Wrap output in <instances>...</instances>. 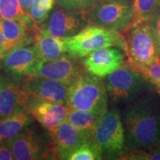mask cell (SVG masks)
Returning <instances> with one entry per match:
<instances>
[{
  "instance_id": "obj_1",
  "label": "cell",
  "mask_w": 160,
  "mask_h": 160,
  "mask_svg": "<svg viewBox=\"0 0 160 160\" xmlns=\"http://www.w3.org/2000/svg\"><path fill=\"white\" fill-rule=\"evenodd\" d=\"M129 152L160 146V97L144 93L129 102L122 116Z\"/></svg>"
},
{
  "instance_id": "obj_2",
  "label": "cell",
  "mask_w": 160,
  "mask_h": 160,
  "mask_svg": "<svg viewBox=\"0 0 160 160\" xmlns=\"http://www.w3.org/2000/svg\"><path fill=\"white\" fill-rule=\"evenodd\" d=\"M16 160L52 159L58 157L48 132L34 122L7 140Z\"/></svg>"
},
{
  "instance_id": "obj_3",
  "label": "cell",
  "mask_w": 160,
  "mask_h": 160,
  "mask_svg": "<svg viewBox=\"0 0 160 160\" xmlns=\"http://www.w3.org/2000/svg\"><path fill=\"white\" fill-rule=\"evenodd\" d=\"M66 53L82 59L96 50L117 47L125 51V42L119 32L89 25L73 37L64 39Z\"/></svg>"
},
{
  "instance_id": "obj_4",
  "label": "cell",
  "mask_w": 160,
  "mask_h": 160,
  "mask_svg": "<svg viewBox=\"0 0 160 160\" xmlns=\"http://www.w3.org/2000/svg\"><path fill=\"white\" fill-rule=\"evenodd\" d=\"M91 139L102 158L119 159L128 152L122 116L117 108L108 109L92 133Z\"/></svg>"
},
{
  "instance_id": "obj_5",
  "label": "cell",
  "mask_w": 160,
  "mask_h": 160,
  "mask_svg": "<svg viewBox=\"0 0 160 160\" xmlns=\"http://www.w3.org/2000/svg\"><path fill=\"white\" fill-rule=\"evenodd\" d=\"M72 109L107 111L108 97L100 77L85 73L68 85V103Z\"/></svg>"
},
{
  "instance_id": "obj_6",
  "label": "cell",
  "mask_w": 160,
  "mask_h": 160,
  "mask_svg": "<svg viewBox=\"0 0 160 160\" xmlns=\"http://www.w3.org/2000/svg\"><path fill=\"white\" fill-rule=\"evenodd\" d=\"M106 91L114 102L129 103L145 93L151 85L129 65H123L104 79Z\"/></svg>"
},
{
  "instance_id": "obj_7",
  "label": "cell",
  "mask_w": 160,
  "mask_h": 160,
  "mask_svg": "<svg viewBox=\"0 0 160 160\" xmlns=\"http://www.w3.org/2000/svg\"><path fill=\"white\" fill-rule=\"evenodd\" d=\"M125 33V55L133 69L151 65L159 59L149 22L131 25Z\"/></svg>"
},
{
  "instance_id": "obj_8",
  "label": "cell",
  "mask_w": 160,
  "mask_h": 160,
  "mask_svg": "<svg viewBox=\"0 0 160 160\" xmlns=\"http://www.w3.org/2000/svg\"><path fill=\"white\" fill-rule=\"evenodd\" d=\"M84 13L90 25L124 33L133 22V0H105Z\"/></svg>"
},
{
  "instance_id": "obj_9",
  "label": "cell",
  "mask_w": 160,
  "mask_h": 160,
  "mask_svg": "<svg viewBox=\"0 0 160 160\" xmlns=\"http://www.w3.org/2000/svg\"><path fill=\"white\" fill-rule=\"evenodd\" d=\"M88 25L85 13L82 11L63 9L56 3L47 19L37 23L39 30L61 39L77 34Z\"/></svg>"
},
{
  "instance_id": "obj_10",
  "label": "cell",
  "mask_w": 160,
  "mask_h": 160,
  "mask_svg": "<svg viewBox=\"0 0 160 160\" xmlns=\"http://www.w3.org/2000/svg\"><path fill=\"white\" fill-rule=\"evenodd\" d=\"M80 59L65 53L51 61L40 60L28 75L57 80L68 86L80 76L87 73L82 61Z\"/></svg>"
},
{
  "instance_id": "obj_11",
  "label": "cell",
  "mask_w": 160,
  "mask_h": 160,
  "mask_svg": "<svg viewBox=\"0 0 160 160\" xmlns=\"http://www.w3.org/2000/svg\"><path fill=\"white\" fill-rule=\"evenodd\" d=\"M22 105L46 130L56 128L66 121L71 109L68 104L53 102L27 93Z\"/></svg>"
},
{
  "instance_id": "obj_12",
  "label": "cell",
  "mask_w": 160,
  "mask_h": 160,
  "mask_svg": "<svg viewBox=\"0 0 160 160\" xmlns=\"http://www.w3.org/2000/svg\"><path fill=\"white\" fill-rule=\"evenodd\" d=\"M25 93L60 104L68 103V86L57 80L39 76L26 75L20 79Z\"/></svg>"
},
{
  "instance_id": "obj_13",
  "label": "cell",
  "mask_w": 160,
  "mask_h": 160,
  "mask_svg": "<svg viewBox=\"0 0 160 160\" xmlns=\"http://www.w3.org/2000/svg\"><path fill=\"white\" fill-rule=\"evenodd\" d=\"M124 52L117 47L96 50L83 58V65L90 74L105 78L123 65L125 57Z\"/></svg>"
},
{
  "instance_id": "obj_14",
  "label": "cell",
  "mask_w": 160,
  "mask_h": 160,
  "mask_svg": "<svg viewBox=\"0 0 160 160\" xmlns=\"http://www.w3.org/2000/svg\"><path fill=\"white\" fill-rule=\"evenodd\" d=\"M40 61L33 44L10 49L0 61V68L8 74L21 79L28 75Z\"/></svg>"
},
{
  "instance_id": "obj_15",
  "label": "cell",
  "mask_w": 160,
  "mask_h": 160,
  "mask_svg": "<svg viewBox=\"0 0 160 160\" xmlns=\"http://www.w3.org/2000/svg\"><path fill=\"white\" fill-rule=\"evenodd\" d=\"M52 145L58 159H65L66 156L80 144L90 140L91 137L80 131L68 121L63 122L53 128L48 130Z\"/></svg>"
},
{
  "instance_id": "obj_16",
  "label": "cell",
  "mask_w": 160,
  "mask_h": 160,
  "mask_svg": "<svg viewBox=\"0 0 160 160\" xmlns=\"http://www.w3.org/2000/svg\"><path fill=\"white\" fill-rule=\"evenodd\" d=\"M20 79L0 73V119L22 105L26 93L22 89Z\"/></svg>"
},
{
  "instance_id": "obj_17",
  "label": "cell",
  "mask_w": 160,
  "mask_h": 160,
  "mask_svg": "<svg viewBox=\"0 0 160 160\" xmlns=\"http://www.w3.org/2000/svg\"><path fill=\"white\" fill-rule=\"evenodd\" d=\"M0 28L10 49L31 45L35 41L37 24L29 26L18 19H0Z\"/></svg>"
},
{
  "instance_id": "obj_18",
  "label": "cell",
  "mask_w": 160,
  "mask_h": 160,
  "mask_svg": "<svg viewBox=\"0 0 160 160\" xmlns=\"http://www.w3.org/2000/svg\"><path fill=\"white\" fill-rule=\"evenodd\" d=\"M33 45L40 60L51 61L67 53L64 39L53 37L39 30L37 26Z\"/></svg>"
},
{
  "instance_id": "obj_19",
  "label": "cell",
  "mask_w": 160,
  "mask_h": 160,
  "mask_svg": "<svg viewBox=\"0 0 160 160\" xmlns=\"http://www.w3.org/2000/svg\"><path fill=\"white\" fill-rule=\"evenodd\" d=\"M34 120V117L23 105H19L10 114L0 119V141H6L14 137Z\"/></svg>"
},
{
  "instance_id": "obj_20",
  "label": "cell",
  "mask_w": 160,
  "mask_h": 160,
  "mask_svg": "<svg viewBox=\"0 0 160 160\" xmlns=\"http://www.w3.org/2000/svg\"><path fill=\"white\" fill-rule=\"evenodd\" d=\"M105 112L103 111H83L71 108L66 121L91 137L92 133Z\"/></svg>"
},
{
  "instance_id": "obj_21",
  "label": "cell",
  "mask_w": 160,
  "mask_h": 160,
  "mask_svg": "<svg viewBox=\"0 0 160 160\" xmlns=\"http://www.w3.org/2000/svg\"><path fill=\"white\" fill-rule=\"evenodd\" d=\"M0 18L18 19L29 26L37 24L23 11L19 0H0Z\"/></svg>"
},
{
  "instance_id": "obj_22",
  "label": "cell",
  "mask_w": 160,
  "mask_h": 160,
  "mask_svg": "<svg viewBox=\"0 0 160 160\" xmlns=\"http://www.w3.org/2000/svg\"><path fill=\"white\" fill-rule=\"evenodd\" d=\"M133 8L131 25L149 22L160 10V0H133Z\"/></svg>"
},
{
  "instance_id": "obj_23",
  "label": "cell",
  "mask_w": 160,
  "mask_h": 160,
  "mask_svg": "<svg viewBox=\"0 0 160 160\" xmlns=\"http://www.w3.org/2000/svg\"><path fill=\"white\" fill-rule=\"evenodd\" d=\"M101 152L91 139L80 144L66 156V160H99L102 159Z\"/></svg>"
},
{
  "instance_id": "obj_24",
  "label": "cell",
  "mask_w": 160,
  "mask_h": 160,
  "mask_svg": "<svg viewBox=\"0 0 160 160\" xmlns=\"http://www.w3.org/2000/svg\"><path fill=\"white\" fill-rule=\"evenodd\" d=\"M56 0H34L28 14L36 23H40L47 19L53 8Z\"/></svg>"
},
{
  "instance_id": "obj_25",
  "label": "cell",
  "mask_w": 160,
  "mask_h": 160,
  "mask_svg": "<svg viewBox=\"0 0 160 160\" xmlns=\"http://www.w3.org/2000/svg\"><path fill=\"white\" fill-rule=\"evenodd\" d=\"M142 76L146 81L155 88L160 96V59L156 60L151 65L134 69Z\"/></svg>"
},
{
  "instance_id": "obj_26",
  "label": "cell",
  "mask_w": 160,
  "mask_h": 160,
  "mask_svg": "<svg viewBox=\"0 0 160 160\" xmlns=\"http://www.w3.org/2000/svg\"><path fill=\"white\" fill-rule=\"evenodd\" d=\"M149 25L157 47L158 57L160 59V10L150 20Z\"/></svg>"
},
{
  "instance_id": "obj_27",
  "label": "cell",
  "mask_w": 160,
  "mask_h": 160,
  "mask_svg": "<svg viewBox=\"0 0 160 160\" xmlns=\"http://www.w3.org/2000/svg\"><path fill=\"white\" fill-rule=\"evenodd\" d=\"M56 4L63 9L82 11V0H56Z\"/></svg>"
},
{
  "instance_id": "obj_28",
  "label": "cell",
  "mask_w": 160,
  "mask_h": 160,
  "mask_svg": "<svg viewBox=\"0 0 160 160\" xmlns=\"http://www.w3.org/2000/svg\"><path fill=\"white\" fill-rule=\"evenodd\" d=\"M13 151L8 141H0V160H13Z\"/></svg>"
},
{
  "instance_id": "obj_29",
  "label": "cell",
  "mask_w": 160,
  "mask_h": 160,
  "mask_svg": "<svg viewBox=\"0 0 160 160\" xmlns=\"http://www.w3.org/2000/svg\"><path fill=\"white\" fill-rule=\"evenodd\" d=\"M10 50L7 41H6L5 36H4L2 31L0 28V61L2 59L4 55Z\"/></svg>"
},
{
  "instance_id": "obj_30",
  "label": "cell",
  "mask_w": 160,
  "mask_h": 160,
  "mask_svg": "<svg viewBox=\"0 0 160 160\" xmlns=\"http://www.w3.org/2000/svg\"><path fill=\"white\" fill-rule=\"evenodd\" d=\"M105 0H82V11L85 12L94 8L96 5H99V3L102 2Z\"/></svg>"
},
{
  "instance_id": "obj_31",
  "label": "cell",
  "mask_w": 160,
  "mask_h": 160,
  "mask_svg": "<svg viewBox=\"0 0 160 160\" xmlns=\"http://www.w3.org/2000/svg\"><path fill=\"white\" fill-rule=\"evenodd\" d=\"M20 5H21L22 8L26 13L28 14L29 10L31 8V5H33L34 0H19Z\"/></svg>"
},
{
  "instance_id": "obj_32",
  "label": "cell",
  "mask_w": 160,
  "mask_h": 160,
  "mask_svg": "<svg viewBox=\"0 0 160 160\" xmlns=\"http://www.w3.org/2000/svg\"><path fill=\"white\" fill-rule=\"evenodd\" d=\"M0 19H1V18H0Z\"/></svg>"
}]
</instances>
